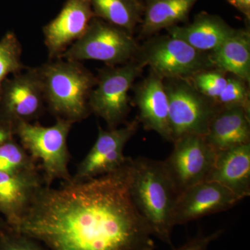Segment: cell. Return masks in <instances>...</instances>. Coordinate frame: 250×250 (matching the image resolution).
<instances>
[{"instance_id": "6da1fadb", "label": "cell", "mask_w": 250, "mask_h": 250, "mask_svg": "<svg viewBox=\"0 0 250 250\" xmlns=\"http://www.w3.org/2000/svg\"><path fill=\"white\" fill-rule=\"evenodd\" d=\"M131 160L95 178L44 186L11 229L48 250H154L152 230L130 193Z\"/></svg>"}, {"instance_id": "7a4b0ae2", "label": "cell", "mask_w": 250, "mask_h": 250, "mask_svg": "<svg viewBox=\"0 0 250 250\" xmlns=\"http://www.w3.org/2000/svg\"><path fill=\"white\" fill-rule=\"evenodd\" d=\"M129 190L135 206L153 236L172 246L174 207L179 193L164 161L139 157L131 160Z\"/></svg>"}, {"instance_id": "3957f363", "label": "cell", "mask_w": 250, "mask_h": 250, "mask_svg": "<svg viewBox=\"0 0 250 250\" xmlns=\"http://www.w3.org/2000/svg\"><path fill=\"white\" fill-rule=\"evenodd\" d=\"M36 69L45 104L56 118L74 124L89 116L88 99L96 77L80 62L54 59Z\"/></svg>"}, {"instance_id": "277c9868", "label": "cell", "mask_w": 250, "mask_h": 250, "mask_svg": "<svg viewBox=\"0 0 250 250\" xmlns=\"http://www.w3.org/2000/svg\"><path fill=\"white\" fill-rule=\"evenodd\" d=\"M73 123L57 118L52 126L39 123H19L14 127L15 136L33 161L39 166L45 185L52 187L55 181H72L69 170L70 153L67 138Z\"/></svg>"}, {"instance_id": "5b68a950", "label": "cell", "mask_w": 250, "mask_h": 250, "mask_svg": "<svg viewBox=\"0 0 250 250\" xmlns=\"http://www.w3.org/2000/svg\"><path fill=\"white\" fill-rule=\"evenodd\" d=\"M139 51L132 34L94 17L84 34L59 59L77 62L98 61L114 67L134 60Z\"/></svg>"}, {"instance_id": "8992f818", "label": "cell", "mask_w": 250, "mask_h": 250, "mask_svg": "<svg viewBox=\"0 0 250 250\" xmlns=\"http://www.w3.org/2000/svg\"><path fill=\"white\" fill-rule=\"evenodd\" d=\"M137 55L136 61L143 67H150L152 72L164 80H189L213 67L209 54L200 52L170 35L148 41Z\"/></svg>"}, {"instance_id": "52a82bcc", "label": "cell", "mask_w": 250, "mask_h": 250, "mask_svg": "<svg viewBox=\"0 0 250 250\" xmlns=\"http://www.w3.org/2000/svg\"><path fill=\"white\" fill-rule=\"evenodd\" d=\"M143 67L137 61L133 60L120 67H108L96 77L88 106L90 112L103 118L108 129L118 127L127 116L129 90Z\"/></svg>"}, {"instance_id": "ba28073f", "label": "cell", "mask_w": 250, "mask_h": 250, "mask_svg": "<svg viewBox=\"0 0 250 250\" xmlns=\"http://www.w3.org/2000/svg\"><path fill=\"white\" fill-rule=\"evenodd\" d=\"M164 85L168 99L172 142L188 135L205 136L220 108L199 93L189 80H167Z\"/></svg>"}, {"instance_id": "9c48e42d", "label": "cell", "mask_w": 250, "mask_h": 250, "mask_svg": "<svg viewBox=\"0 0 250 250\" xmlns=\"http://www.w3.org/2000/svg\"><path fill=\"white\" fill-rule=\"evenodd\" d=\"M45 102L37 69L26 67L6 79L0 94V121L13 128L31 123L43 111Z\"/></svg>"}, {"instance_id": "30bf717a", "label": "cell", "mask_w": 250, "mask_h": 250, "mask_svg": "<svg viewBox=\"0 0 250 250\" xmlns=\"http://www.w3.org/2000/svg\"><path fill=\"white\" fill-rule=\"evenodd\" d=\"M173 143L172 152L164 164L179 195L207 180L217 152L207 143L205 136L188 135Z\"/></svg>"}, {"instance_id": "8fae6325", "label": "cell", "mask_w": 250, "mask_h": 250, "mask_svg": "<svg viewBox=\"0 0 250 250\" xmlns=\"http://www.w3.org/2000/svg\"><path fill=\"white\" fill-rule=\"evenodd\" d=\"M138 126V121L124 127L108 130L99 126L96 141L78 166L72 181L88 180L111 173L123 167L129 159L124 154L125 146L136 134Z\"/></svg>"}, {"instance_id": "7c38bea8", "label": "cell", "mask_w": 250, "mask_h": 250, "mask_svg": "<svg viewBox=\"0 0 250 250\" xmlns=\"http://www.w3.org/2000/svg\"><path fill=\"white\" fill-rule=\"evenodd\" d=\"M241 199L221 184L204 181L179 194L173 214L174 226L230 209Z\"/></svg>"}, {"instance_id": "4fadbf2b", "label": "cell", "mask_w": 250, "mask_h": 250, "mask_svg": "<svg viewBox=\"0 0 250 250\" xmlns=\"http://www.w3.org/2000/svg\"><path fill=\"white\" fill-rule=\"evenodd\" d=\"M95 15L91 0H66L57 17L43 27L49 59H59L80 39Z\"/></svg>"}, {"instance_id": "5bb4252c", "label": "cell", "mask_w": 250, "mask_h": 250, "mask_svg": "<svg viewBox=\"0 0 250 250\" xmlns=\"http://www.w3.org/2000/svg\"><path fill=\"white\" fill-rule=\"evenodd\" d=\"M45 185L41 171L9 174L0 172V214L10 228H16Z\"/></svg>"}, {"instance_id": "9a60e30c", "label": "cell", "mask_w": 250, "mask_h": 250, "mask_svg": "<svg viewBox=\"0 0 250 250\" xmlns=\"http://www.w3.org/2000/svg\"><path fill=\"white\" fill-rule=\"evenodd\" d=\"M134 101L139 110V121L145 129L155 131L164 139L172 142L168 99L164 79L152 72L137 87Z\"/></svg>"}, {"instance_id": "2e32d148", "label": "cell", "mask_w": 250, "mask_h": 250, "mask_svg": "<svg viewBox=\"0 0 250 250\" xmlns=\"http://www.w3.org/2000/svg\"><path fill=\"white\" fill-rule=\"evenodd\" d=\"M221 184L242 200L250 195V143L217 152L207 179Z\"/></svg>"}, {"instance_id": "e0dca14e", "label": "cell", "mask_w": 250, "mask_h": 250, "mask_svg": "<svg viewBox=\"0 0 250 250\" xmlns=\"http://www.w3.org/2000/svg\"><path fill=\"white\" fill-rule=\"evenodd\" d=\"M236 30L220 16L206 12L197 15L191 23L167 29L168 35L184 41L200 52L209 54L218 49Z\"/></svg>"}, {"instance_id": "ac0fdd59", "label": "cell", "mask_w": 250, "mask_h": 250, "mask_svg": "<svg viewBox=\"0 0 250 250\" xmlns=\"http://www.w3.org/2000/svg\"><path fill=\"white\" fill-rule=\"evenodd\" d=\"M250 112L239 106L220 108L205 137L215 152L249 144Z\"/></svg>"}, {"instance_id": "d6986e66", "label": "cell", "mask_w": 250, "mask_h": 250, "mask_svg": "<svg viewBox=\"0 0 250 250\" xmlns=\"http://www.w3.org/2000/svg\"><path fill=\"white\" fill-rule=\"evenodd\" d=\"M213 66L223 72L245 82L250 80V32L237 29L232 36L225 41L214 52L210 53Z\"/></svg>"}, {"instance_id": "ffe728a7", "label": "cell", "mask_w": 250, "mask_h": 250, "mask_svg": "<svg viewBox=\"0 0 250 250\" xmlns=\"http://www.w3.org/2000/svg\"><path fill=\"white\" fill-rule=\"evenodd\" d=\"M198 0H144L141 34L150 36L185 22Z\"/></svg>"}, {"instance_id": "44dd1931", "label": "cell", "mask_w": 250, "mask_h": 250, "mask_svg": "<svg viewBox=\"0 0 250 250\" xmlns=\"http://www.w3.org/2000/svg\"><path fill=\"white\" fill-rule=\"evenodd\" d=\"M91 5L95 17L131 34L142 21L144 5L137 0H91Z\"/></svg>"}, {"instance_id": "7402d4cb", "label": "cell", "mask_w": 250, "mask_h": 250, "mask_svg": "<svg viewBox=\"0 0 250 250\" xmlns=\"http://www.w3.org/2000/svg\"><path fill=\"white\" fill-rule=\"evenodd\" d=\"M21 57V42L14 32L8 31L0 40V94L6 79L26 68Z\"/></svg>"}, {"instance_id": "603a6c76", "label": "cell", "mask_w": 250, "mask_h": 250, "mask_svg": "<svg viewBox=\"0 0 250 250\" xmlns=\"http://www.w3.org/2000/svg\"><path fill=\"white\" fill-rule=\"evenodd\" d=\"M41 171L39 166L14 139L0 146V172L9 174Z\"/></svg>"}, {"instance_id": "cb8c5ba5", "label": "cell", "mask_w": 250, "mask_h": 250, "mask_svg": "<svg viewBox=\"0 0 250 250\" xmlns=\"http://www.w3.org/2000/svg\"><path fill=\"white\" fill-rule=\"evenodd\" d=\"M190 80H192V84L194 88L206 98L211 100L215 105L217 100L228 82L225 72L217 69L199 72Z\"/></svg>"}, {"instance_id": "d4e9b609", "label": "cell", "mask_w": 250, "mask_h": 250, "mask_svg": "<svg viewBox=\"0 0 250 250\" xmlns=\"http://www.w3.org/2000/svg\"><path fill=\"white\" fill-rule=\"evenodd\" d=\"M246 83L235 76L228 78L227 84L215 103L217 106H239L250 113V94Z\"/></svg>"}, {"instance_id": "484cf974", "label": "cell", "mask_w": 250, "mask_h": 250, "mask_svg": "<svg viewBox=\"0 0 250 250\" xmlns=\"http://www.w3.org/2000/svg\"><path fill=\"white\" fill-rule=\"evenodd\" d=\"M0 250H48L41 242L8 225L0 230Z\"/></svg>"}, {"instance_id": "4316f807", "label": "cell", "mask_w": 250, "mask_h": 250, "mask_svg": "<svg viewBox=\"0 0 250 250\" xmlns=\"http://www.w3.org/2000/svg\"><path fill=\"white\" fill-rule=\"evenodd\" d=\"M223 230H218L209 235H200L174 250H207L210 243L221 236Z\"/></svg>"}, {"instance_id": "83f0119b", "label": "cell", "mask_w": 250, "mask_h": 250, "mask_svg": "<svg viewBox=\"0 0 250 250\" xmlns=\"http://www.w3.org/2000/svg\"><path fill=\"white\" fill-rule=\"evenodd\" d=\"M14 129L11 125L0 121V146L14 139Z\"/></svg>"}, {"instance_id": "f1b7e54d", "label": "cell", "mask_w": 250, "mask_h": 250, "mask_svg": "<svg viewBox=\"0 0 250 250\" xmlns=\"http://www.w3.org/2000/svg\"><path fill=\"white\" fill-rule=\"evenodd\" d=\"M229 2L242 13L249 21L250 18V0H228Z\"/></svg>"}, {"instance_id": "f546056e", "label": "cell", "mask_w": 250, "mask_h": 250, "mask_svg": "<svg viewBox=\"0 0 250 250\" xmlns=\"http://www.w3.org/2000/svg\"><path fill=\"white\" fill-rule=\"evenodd\" d=\"M8 226L7 223L5 221L4 219L2 217H0V230Z\"/></svg>"}, {"instance_id": "4dcf8cb0", "label": "cell", "mask_w": 250, "mask_h": 250, "mask_svg": "<svg viewBox=\"0 0 250 250\" xmlns=\"http://www.w3.org/2000/svg\"><path fill=\"white\" fill-rule=\"evenodd\" d=\"M138 1H139L140 3L144 5V0H137Z\"/></svg>"}]
</instances>
